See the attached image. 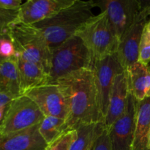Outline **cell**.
I'll return each mask as SVG.
<instances>
[{"label": "cell", "instance_id": "obj_15", "mask_svg": "<svg viewBox=\"0 0 150 150\" xmlns=\"http://www.w3.org/2000/svg\"><path fill=\"white\" fill-rule=\"evenodd\" d=\"M20 82L21 95H24L32 89L49 83L48 73L35 63L25 61L16 57Z\"/></svg>", "mask_w": 150, "mask_h": 150}, {"label": "cell", "instance_id": "obj_10", "mask_svg": "<svg viewBox=\"0 0 150 150\" xmlns=\"http://www.w3.org/2000/svg\"><path fill=\"white\" fill-rule=\"evenodd\" d=\"M24 95L36 103L45 117H57L67 120V100L57 83H48L32 89Z\"/></svg>", "mask_w": 150, "mask_h": 150}, {"label": "cell", "instance_id": "obj_6", "mask_svg": "<svg viewBox=\"0 0 150 150\" xmlns=\"http://www.w3.org/2000/svg\"><path fill=\"white\" fill-rule=\"evenodd\" d=\"M44 117L35 102L26 95L14 98L9 103L0 125V135L30 128L40 124Z\"/></svg>", "mask_w": 150, "mask_h": 150}, {"label": "cell", "instance_id": "obj_5", "mask_svg": "<svg viewBox=\"0 0 150 150\" xmlns=\"http://www.w3.org/2000/svg\"><path fill=\"white\" fill-rule=\"evenodd\" d=\"M76 35L82 40L94 62L117 54L120 41L105 13L91 18Z\"/></svg>", "mask_w": 150, "mask_h": 150}, {"label": "cell", "instance_id": "obj_16", "mask_svg": "<svg viewBox=\"0 0 150 150\" xmlns=\"http://www.w3.org/2000/svg\"><path fill=\"white\" fill-rule=\"evenodd\" d=\"M150 97L136 104V120L131 150H149Z\"/></svg>", "mask_w": 150, "mask_h": 150}, {"label": "cell", "instance_id": "obj_18", "mask_svg": "<svg viewBox=\"0 0 150 150\" xmlns=\"http://www.w3.org/2000/svg\"><path fill=\"white\" fill-rule=\"evenodd\" d=\"M0 93L13 99L21 96L16 58L0 62Z\"/></svg>", "mask_w": 150, "mask_h": 150}, {"label": "cell", "instance_id": "obj_9", "mask_svg": "<svg viewBox=\"0 0 150 150\" xmlns=\"http://www.w3.org/2000/svg\"><path fill=\"white\" fill-rule=\"evenodd\" d=\"M150 1H146L133 24L130 26L121 39L117 49V56L122 66L127 70L139 60V51L144 28L149 19V6Z\"/></svg>", "mask_w": 150, "mask_h": 150}, {"label": "cell", "instance_id": "obj_31", "mask_svg": "<svg viewBox=\"0 0 150 150\" xmlns=\"http://www.w3.org/2000/svg\"><path fill=\"white\" fill-rule=\"evenodd\" d=\"M149 67H150V64H149Z\"/></svg>", "mask_w": 150, "mask_h": 150}, {"label": "cell", "instance_id": "obj_14", "mask_svg": "<svg viewBox=\"0 0 150 150\" xmlns=\"http://www.w3.org/2000/svg\"><path fill=\"white\" fill-rule=\"evenodd\" d=\"M46 146L39 132V124L16 133L0 135V150H45Z\"/></svg>", "mask_w": 150, "mask_h": 150}, {"label": "cell", "instance_id": "obj_13", "mask_svg": "<svg viewBox=\"0 0 150 150\" xmlns=\"http://www.w3.org/2000/svg\"><path fill=\"white\" fill-rule=\"evenodd\" d=\"M130 94L128 76L126 70L116 76L109 97L104 124L109 128L125 111Z\"/></svg>", "mask_w": 150, "mask_h": 150}, {"label": "cell", "instance_id": "obj_2", "mask_svg": "<svg viewBox=\"0 0 150 150\" xmlns=\"http://www.w3.org/2000/svg\"><path fill=\"white\" fill-rule=\"evenodd\" d=\"M95 7L93 0H75L73 4L52 17L32 25L38 29L53 49L76 35L86 21L95 16L92 10Z\"/></svg>", "mask_w": 150, "mask_h": 150}, {"label": "cell", "instance_id": "obj_19", "mask_svg": "<svg viewBox=\"0 0 150 150\" xmlns=\"http://www.w3.org/2000/svg\"><path fill=\"white\" fill-rule=\"evenodd\" d=\"M39 132L47 145L65 133V120L57 117H44L39 124Z\"/></svg>", "mask_w": 150, "mask_h": 150}, {"label": "cell", "instance_id": "obj_11", "mask_svg": "<svg viewBox=\"0 0 150 150\" xmlns=\"http://www.w3.org/2000/svg\"><path fill=\"white\" fill-rule=\"evenodd\" d=\"M137 100L130 92L122 115L108 128L113 150H131L136 120Z\"/></svg>", "mask_w": 150, "mask_h": 150}, {"label": "cell", "instance_id": "obj_21", "mask_svg": "<svg viewBox=\"0 0 150 150\" xmlns=\"http://www.w3.org/2000/svg\"><path fill=\"white\" fill-rule=\"evenodd\" d=\"M138 61L146 66L150 64V18L146 22L142 32Z\"/></svg>", "mask_w": 150, "mask_h": 150}, {"label": "cell", "instance_id": "obj_26", "mask_svg": "<svg viewBox=\"0 0 150 150\" xmlns=\"http://www.w3.org/2000/svg\"><path fill=\"white\" fill-rule=\"evenodd\" d=\"M13 100V98H10V97L7 96L6 95H4V94L0 93V108L7 105Z\"/></svg>", "mask_w": 150, "mask_h": 150}, {"label": "cell", "instance_id": "obj_22", "mask_svg": "<svg viewBox=\"0 0 150 150\" xmlns=\"http://www.w3.org/2000/svg\"><path fill=\"white\" fill-rule=\"evenodd\" d=\"M92 150H113L109 137V130L104 122H99Z\"/></svg>", "mask_w": 150, "mask_h": 150}, {"label": "cell", "instance_id": "obj_27", "mask_svg": "<svg viewBox=\"0 0 150 150\" xmlns=\"http://www.w3.org/2000/svg\"><path fill=\"white\" fill-rule=\"evenodd\" d=\"M7 105H5V106H3L1 108H0V125H1L3 120H4V115H5L6 111H7Z\"/></svg>", "mask_w": 150, "mask_h": 150}, {"label": "cell", "instance_id": "obj_17", "mask_svg": "<svg viewBox=\"0 0 150 150\" xmlns=\"http://www.w3.org/2000/svg\"><path fill=\"white\" fill-rule=\"evenodd\" d=\"M130 91L135 99L144 100L150 97V67L136 62L127 70Z\"/></svg>", "mask_w": 150, "mask_h": 150}, {"label": "cell", "instance_id": "obj_30", "mask_svg": "<svg viewBox=\"0 0 150 150\" xmlns=\"http://www.w3.org/2000/svg\"><path fill=\"white\" fill-rule=\"evenodd\" d=\"M149 18H150V3H149Z\"/></svg>", "mask_w": 150, "mask_h": 150}, {"label": "cell", "instance_id": "obj_25", "mask_svg": "<svg viewBox=\"0 0 150 150\" xmlns=\"http://www.w3.org/2000/svg\"><path fill=\"white\" fill-rule=\"evenodd\" d=\"M22 4L21 0H0V8L8 10H18Z\"/></svg>", "mask_w": 150, "mask_h": 150}, {"label": "cell", "instance_id": "obj_24", "mask_svg": "<svg viewBox=\"0 0 150 150\" xmlns=\"http://www.w3.org/2000/svg\"><path fill=\"white\" fill-rule=\"evenodd\" d=\"M18 10H8L0 8V32H7L14 24L18 18Z\"/></svg>", "mask_w": 150, "mask_h": 150}, {"label": "cell", "instance_id": "obj_12", "mask_svg": "<svg viewBox=\"0 0 150 150\" xmlns=\"http://www.w3.org/2000/svg\"><path fill=\"white\" fill-rule=\"evenodd\" d=\"M75 0H28L18 10L14 24L32 25L52 17Z\"/></svg>", "mask_w": 150, "mask_h": 150}, {"label": "cell", "instance_id": "obj_23", "mask_svg": "<svg viewBox=\"0 0 150 150\" xmlns=\"http://www.w3.org/2000/svg\"><path fill=\"white\" fill-rule=\"evenodd\" d=\"M76 137V130L65 132L52 143L47 145L45 150H69Z\"/></svg>", "mask_w": 150, "mask_h": 150}, {"label": "cell", "instance_id": "obj_29", "mask_svg": "<svg viewBox=\"0 0 150 150\" xmlns=\"http://www.w3.org/2000/svg\"><path fill=\"white\" fill-rule=\"evenodd\" d=\"M3 61H4V60L3 59H1V57H0V62H3Z\"/></svg>", "mask_w": 150, "mask_h": 150}, {"label": "cell", "instance_id": "obj_4", "mask_svg": "<svg viewBox=\"0 0 150 150\" xmlns=\"http://www.w3.org/2000/svg\"><path fill=\"white\" fill-rule=\"evenodd\" d=\"M8 33L16 48V57L35 63L49 73L52 49L36 27L13 24Z\"/></svg>", "mask_w": 150, "mask_h": 150}, {"label": "cell", "instance_id": "obj_1", "mask_svg": "<svg viewBox=\"0 0 150 150\" xmlns=\"http://www.w3.org/2000/svg\"><path fill=\"white\" fill-rule=\"evenodd\" d=\"M59 86L68 105L66 132L83 125L104 122L98 102L95 73L92 68L73 72L59 79Z\"/></svg>", "mask_w": 150, "mask_h": 150}, {"label": "cell", "instance_id": "obj_3", "mask_svg": "<svg viewBox=\"0 0 150 150\" xmlns=\"http://www.w3.org/2000/svg\"><path fill=\"white\" fill-rule=\"evenodd\" d=\"M93 64L92 55L82 40L73 35L52 49L48 83H55L73 72L92 69Z\"/></svg>", "mask_w": 150, "mask_h": 150}, {"label": "cell", "instance_id": "obj_20", "mask_svg": "<svg viewBox=\"0 0 150 150\" xmlns=\"http://www.w3.org/2000/svg\"><path fill=\"white\" fill-rule=\"evenodd\" d=\"M98 124L86 125L79 127L76 130L77 137L69 150H92L96 136Z\"/></svg>", "mask_w": 150, "mask_h": 150}, {"label": "cell", "instance_id": "obj_7", "mask_svg": "<svg viewBox=\"0 0 150 150\" xmlns=\"http://www.w3.org/2000/svg\"><path fill=\"white\" fill-rule=\"evenodd\" d=\"M96 7L105 13L119 41L133 23L145 2L139 0H102L95 1Z\"/></svg>", "mask_w": 150, "mask_h": 150}, {"label": "cell", "instance_id": "obj_8", "mask_svg": "<svg viewBox=\"0 0 150 150\" xmlns=\"http://www.w3.org/2000/svg\"><path fill=\"white\" fill-rule=\"evenodd\" d=\"M92 70L95 73L100 109L104 122L114 79L117 75L125 70L122 66L117 54L108 56L103 59L95 61Z\"/></svg>", "mask_w": 150, "mask_h": 150}, {"label": "cell", "instance_id": "obj_28", "mask_svg": "<svg viewBox=\"0 0 150 150\" xmlns=\"http://www.w3.org/2000/svg\"><path fill=\"white\" fill-rule=\"evenodd\" d=\"M149 149L150 150V135H149Z\"/></svg>", "mask_w": 150, "mask_h": 150}]
</instances>
